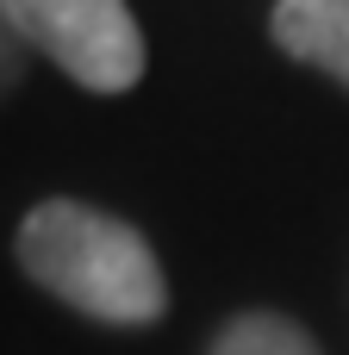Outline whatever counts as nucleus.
I'll return each mask as SVG.
<instances>
[{"instance_id": "obj_3", "label": "nucleus", "mask_w": 349, "mask_h": 355, "mask_svg": "<svg viewBox=\"0 0 349 355\" xmlns=\"http://www.w3.org/2000/svg\"><path fill=\"white\" fill-rule=\"evenodd\" d=\"M275 37L287 56L325 69L349 87V0H281L275 6Z\"/></svg>"}, {"instance_id": "obj_2", "label": "nucleus", "mask_w": 349, "mask_h": 355, "mask_svg": "<svg viewBox=\"0 0 349 355\" xmlns=\"http://www.w3.org/2000/svg\"><path fill=\"white\" fill-rule=\"evenodd\" d=\"M0 12L19 44L94 94H119L144 75V31L125 0H0Z\"/></svg>"}, {"instance_id": "obj_1", "label": "nucleus", "mask_w": 349, "mask_h": 355, "mask_svg": "<svg viewBox=\"0 0 349 355\" xmlns=\"http://www.w3.org/2000/svg\"><path fill=\"white\" fill-rule=\"evenodd\" d=\"M19 268L44 293L69 300L75 312H87L100 324H150L169 306V287H162L150 243L125 218L81 206V200H44L25 212Z\"/></svg>"}, {"instance_id": "obj_4", "label": "nucleus", "mask_w": 349, "mask_h": 355, "mask_svg": "<svg viewBox=\"0 0 349 355\" xmlns=\"http://www.w3.org/2000/svg\"><path fill=\"white\" fill-rule=\"evenodd\" d=\"M212 355H318V343H312L300 324L275 318V312H244V318L212 343Z\"/></svg>"}, {"instance_id": "obj_5", "label": "nucleus", "mask_w": 349, "mask_h": 355, "mask_svg": "<svg viewBox=\"0 0 349 355\" xmlns=\"http://www.w3.org/2000/svg\"><path fill=\"white\" fill-rule=\"evenodd\" d=\"M19 75V37H12V25H6V12H0V87Z\"/></svg>"}]
</instances>
